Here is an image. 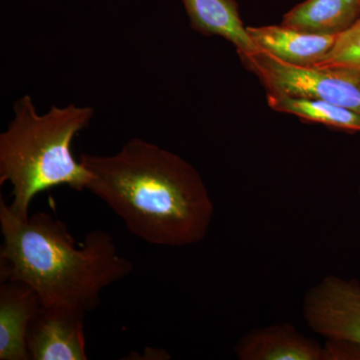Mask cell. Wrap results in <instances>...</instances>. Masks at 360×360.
<instances>
[{"instance_id": "cell-12", "label": "cell", "mask_w": 360, "mask_h": 360, "mask_svg": "<svg viewBox=\"0 0 360 360\" xmlns=\"http://www.w3.org/2000/svg\"><path fill=\"white\" fill-rule=\"evenodd\" d=\"M267 103L277 112L288 113L307 122L321 123L350 132H360V113L321 101L267 94Z\"/></svg>"}, {"instance_id": "cell-10", "label": "cell", "mask_w": 360, "mask_h": 360, "mask_svg": "<svg viewBox=\"0 0 360 360\" xmlns=\"http://www.w3.org/2000/svg\"><path fill=\"white\" fill-rule=\"evenodd\" d=\"M191 27L203 35L222 37L234 45L239 58L259 51L241 20L236 0H182Z\"/></svg>"}, {"instance_id": "cell-9", "label": "cell", "mask_w": 360, "mask_h": 360, "mask_svg": "<svg viewBox=\"0 0 360 360\" xmlns=\"http://www.w3.org/2000/svg\"><path fill=\"white\" fill-rule=\"evenodd\" d=\"M236 352L243 360L335 359L333 348H322L288 324L251 333L240 341Z\"/></svg>"}, {"instance_id": "cell-1", "label": "cell", "mask_w": 360, "mask_h": 360, "mask_svg": "<svg viewBox=\"0 0 360 360\" xmlns=\"http://www.w3.org/2000/svg\"><path fill=\"white\" fill-rule=\"evenodd\" d=\"M86 191L149 245L186 246L205 238L214 205L198 170L167 149L132 139L111 155L82 153Z\"/></svg>"}, {"instance_id": "cell-11", "label": "cell", "mask_w": 360, "mask_h": 360, "mask_svg": "<svg viewBox=\"0 0 360 360\" xmlns=\"http://www.w3.org/2000/svg\"><path fill=\"white\" fill-rule=\"evenodd\" d=\"M360 20V0H305L281 25L319 35H340Z\"/></svg>"}, {"instance_id": "cell-6", "label": "cell", "mask_w": 360, "mask_h": 360, "mask_svg": "<svg viewBox=\"0 0 360 360\" xmlns=\"http://www.w3.org/2000/svg\"><path fill=\"white\" fill-rule=\"evenodd\" d=\"M82 310L42 307L27 331L32 360H86V340Z\"/></svg>"}, {"instance_id": "cell-3", "label": "cell", "mask_w": 360, "mask_h": 360, "mask_svg": "<svg viewBox=\"0 0 360 360\" xmlns=\"http://www.w3.org/2000/svg\"><path fill=\"white\" fill-rule=\"evenodd\" d=\"M14 117L0 134V184L13 187L9 207L27 219L37 194L59 186L85 191L90 172L71 151L73 139L94 116L90 106H51L39 113L30 94L14 103Z\"/></svg>"}, {"instance_id": "cell-8", "label": "cell", "mask_w": 360, "mask_h": 360, "mask_svg": "<svg viewBox=\"0 0 360 360\" xmlns=\"http://www.w3.org/2000/svg\"><path fill=\"white\" fill-rule=\"evenodd\" d=\"M248 34L259 51L300 66H314L328 56L338 35H319L300 32L288 26L248 27Z\"/></svg>"}, {"instance_id": "cell-2", "label": "cell", "mask_w": 360, "mask_h": 360, "mask_svg": "<svg viewBox=\"0 0 360 360\" xmlns=\"http://www.w3.org/2000/svg\"><path fill=\"white\" fill-rule=\"evenodd\" d=\"M0 279L32 288L42 307L92 311L108 286L129 276L134 265L123 257L108 232L96 229L84 243L75 239L61 220L40 212L16 217L0 198Z\"/></svg>"}, {"instance_id": "cell-7", "label": "cell", "mask_w": 360, "mask_h": 360, "mask_svg": "<svg viewBox=\"0 0 360 360\" xmlns=\"http://www.w3.org/2000/svg\"><path fill=\"white\" fill-rule=\"evenodd\" d=\"M42 307L37 293L20 281L0 285V360H30L28 328Z\"/></svg>"}, {"instance_id": "cell-13", "label": "cell", "mask_w": 360, "mask_h": 360, "mask_svg": "<svg viewBox=\"0 0 360 360\" xmlns=\"http://www.w3.org/2000/svg\"><path fill=\"white\" fill-rule=\"evenodd\" d=\"M314 66L340 68L360 75V20L338 35L328 56Z\"/></svg>"}, {"instance_id": "cell-5", "label": "cell", "mask_w": 360, "mask_h": 360, "mask_svg": "<svg viewBox=\"0 0 360 360\" xmlns=\"http://www.w3.org/2000/svg\"><path fill=\"white\" fill-rule=\"evenodd\" d=\"M304 316L309 326L330 340L360 345V283L328 276L307 293Z\"/></svg>"}, {"instance_id": "cell-4", "label": "cell", "mask_w": 360, "mask_h": 360, "mask_svg": "<svg viewBox=\"0 0 360 360\" xmlns=\"http://www.w3.org/2000/svg\"><path fill=\"white\" fill-rule=\"evenodd\" d=\"M267 94L321 99L360 113V75L340 68L291 65L259 51L241 58Z\"/></svg>"}]
</instances>
